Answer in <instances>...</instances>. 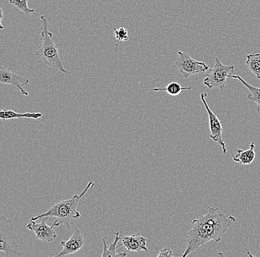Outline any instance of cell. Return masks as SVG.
Masks as SVG:
<instances>
[{"label":"cell","instance_id":"obj_1","mask_svg":"<svg viewBox=\"0 0 260 257\" xmlns=\"http://www.w3.org/2000/svg\"><path fill=\"white\" fill-rule=\"evenodd\" d=\"M237 222V218L231 215L229 217L220 212V207H209V211L205 215L195 219L187 235V247L183 257L198 250L210 241L219 243L222 237L229 231V227Z\"/></svg>","mask_w":260,"mask_h":257},{"label":"cell","instance_id":"obj_2","mask_svg":"<svg viewBox=\"0 0 260 257\" xmlns=\"http://www.w3.org/2000/svg\"><path fill=\"white\" fill-rule=\"evenodd\" d=\"M95 183L89 182L80 194L74 195L68 199L62 200L56 204L53 205L47 212L35 216H32L30 220L37 221L43 217H56V220L52 224L53 227H58L65 224L68 229L71 227V222L73 219H78L81 217V214L78 211V205L83 196L85 195L90 188H93Z\"/></svg>","mask_w":260,"mask_h":257},{"label":"cell","instance_id":"obj_3","mask_svg":"<svg viewBox=\"0 0 260 257\" xmlns=\"http://www.w3.org/2000/svg\"><path fill=\"white\" fill-rule=\"evenodd\" d=\"M43 30L42 32V43L38 50L36 51V56L42 59L44 63L50 68L58 70L63 74L68 73L64 67L62 50L59 45L53 42V34L48 29V22L45 16L40 17Z\"/></svg>","mask_w":260,"mask_h":257},{"label":"cell","instance_id":"obj_4","mask_svg":"<svg viewBox=\"0 0 260 257\" xmlns=\"http://www.w3.org/2000/svg\"><path fill=\"white\" fill-rule=\"evenodd\" d=\"M16 242V234L12 221L6 216L0 217V251L5 252L6 257H20L23 253Z\"/></svg>","mask_w":260,"mask_h":257},{"label":"cell","instance_id":"obj_5","mask_svg":"<svg viewBox=\"0 0 260 257\" xmlns=\"http://www.w3.org/2000/svg\"><path fill=\"white\" fill-rule=\"evenodd\" d=\"M234 70L235 66H225L218 58H216L214 68L210 70V74L205 78L203 83L209 89L217 88L223 92L226 85L227 78Z\"/></svg>","mask_w":260,"mask_h":257},{"label":"cell","instance_id":"obj_6","mask_svg":"<svg viewBox=\"0 0 260 257\" xmlns=\"http://www.w3.org/2000/svg\"><path fill=\"white\" fill-rule=\"evenodd\" d=\"M178 59L175 61V65L179 71L183 74L185 79L197 74H205L210 70L209 66L203 62L197 61L186 53L179 50Z\"/></svg>","mask_w":260,"mask_h":257},{"label":"cell","instance_id":"obj_7","mask_svg":"<svg viewBox=\"0 0 260 257\" xmlns=\"http://www.w3.org/2000/svg\"><path fill=\"white\" fill-rule=\"evenodd\" d=\"M207 96L208 94L206 92H203L201 94V100H202L203 103L204 104L205 108H206V111H207L208 115H209L211 131L210 137L211 139H212V140L218 143L219 146L222 147V153L225 154H226L227 149L225 141L222 139V131H223V129H222V122L219 120L218 117L216 116L209 108L207 101H206Z\"/></svg>","mask_w":260,"mask_h":257},{"label":"cell","instance_id":"obj_8","mask_svg":"<svg viewBox=\"0 0 260 257\" xmlns=\"http://www.w3.org/2000/svg\"><path fill=\"white\" fill-rule=\"evenodd\" d=\"M42 222L38 223L34 220H30L26 227L28 230L35 233L37 240L45 242H53L57 238L56 231L53 226H49L46 224V220L48 217L42 218Z\"/></svg>","mask_w":260,"mask_h":257},{"label":"cell","instance_id":"obj_9","mask_svg":"<svg viewBox=\"0 0 260 257\" xmlns=\"http://www.w3.org/2000/svg\"><path fill=\"white\" fill-rule=\"evenodd\" d=\"M0 82L2 84H11V85L15 86L20 91L22 95L25 96V97L30 96V94L23 88L24 86L29 84L30 79L19 76L4 66L0 67Z\"/></svg>","mask_w":260,"mask_h":257},{"label":"cell","instance_id":"obj_10","mask_svg":"<svg viewBox=\"0 0 260 257\" xmlns=\"http://www.w3.org/2000/svg\"><path fill=\"white\" fill-rule=\"evenodd\" d=\"M63 249L57 254L52 253L50 256H65L79 251L84 245V237L80 229H76L73 235L68 240L61 241Z\"/></svg>","mask_w":260,"mask_h":257},{"label":"cell","instance_id":"obj_11","mask_svg":"<svg viewBox=\"0 0 260 257\" xmlns=\"http://www.w3.org/2000/svg\"><path fill=\"white\" fill-rule=\"evenodd\" d=\"M121 244L118 245L119 247H124L126 249V252H140L145 250L149 251V249L146 247L147 239L142 237L140 233L130 236H121Z\"/></svg>","mask_w":260,"mask_h":257},{"label":"cell","instance_id":"obj_12","mask_svg":"<svg viewBox=\"0 0 260 257\" xmlns=\"http://www.w3.org/2000/svg\"><path fill=\"white\" fill-rule=\"evenodd\" d=\"M256 145L251 142L250 145L249 149L242 150L235 149L236 154H232L233 159L235 162L243 165H251L253 161L256 157V152L255 149H256Z\"/></svg>","mask_w":260,"mask_h":257},{"label":"cell","instance_id":"obj_13","mask_svg":"<svg viewBox=\"0 0 260 257\" xmlns=\"http://www.w3.org/2000/svg\"><path fill=\"white\" fill-rule=\"evenodd\" d=\"M229 78H234V79H238L245 88L248 89V90L249 91V94L246 96L247 99L255 102L256 110H257L258 113L260 115V88H256L251 85L249 83L247 82L245 79H243L241 76H237V75L230 74L229 76Z\"/></svg>","mask_w":260,"mask_h":257},{"label":"cell","instance_id":"obj_14","mask_svg":"<svg viewBox=\"0 0 260 257\" xmlns=\"http://www.w3.org/2000/svg\"><path fill=\"white\" fill-rule=\"evenodd\" d=\"M43 115L42 113H16L14 110H7V109L2 108L0 111V118L3 121L6 120H14V119H32V120H39L42 118Z\"/></svg>","mask_w":260,"mask_h":257},{"label":"cell","instance_id":"obj_15","mask_svg":"<svg viewBox=\"0 0 260 257\" xmlns=\"http://www.w3.org/2000/svg\"><path fill=\"white\" fill-rule=\"evenodd\" d=\"M115 239L113 242H112L110 247L107 246V242L106 240L107 238L105 237L103 239L104 248L103 253H102V256H127L128 252H123V253H117L116 249L118 248V242L121 240V236H120L119 232H115Z\"/></svg>","mask_w":260,"mask_h":257},{"label":"cell","instance_id":"obj_16","mask_svg":"<svg viewBox=\"0 0 260 257\" xmlns=\"http://www.w3.org/2000/svg\"><path fill=\"white\" fill-rule=\"evenodd\" d=\"M246 68L260 81V53H251L245 56Z\"/></svg>","mask_w":260,"mask_h":257},{"label":"cell","instance_id":"obj_17","mask_svg":"<svg viewBox=\"0 0 260 257\" xmlns=\"http://www.w3.org/2000/svg\"><path fill=\"white\" fill-rule=\"evenodd\" d=\"M191 87H182L180 83L172 82L169 83L166 88H157V89H150L151 92H166L172 97H175L181 94L183 91L191 90Z\"/></svg>","mask_w":260,"mask_h":257},{"label":"cell","instance_id":"obj_18","mask_svg":"<svg viewBox=\"0 0 260 257\" xmlns=\"http://www.w3.org/2000/svg\"><path fill=\"white\" fill-rule=\"evenodd\" d=\"M109 25H111L114 29V36H115V39L117 42L115 52H117L118 51V46L122 42L127 41L129 40V32H128L127 28H126L124 26H121L118 28H115L110 22H109Z\"/></svg>","mask_w":260,"mask_h":257},{"label":"cell","instance_id":"obj_19","mask_svg":"<svg viewBox=\"0 0 260 257\" xmlns=\"http://www.w3.org/2000/svg\"><path fill=\"white\" fill-rule=\"evenodd\" d=\"M11 6L16 11H22L26 15H30L35 12L34 9H30L27 0H8Z\"/></svg>","mask_w":260,"mask_h":257},{"label":"cell","instance_id":"obj_20","mask_svg":"<svg viewBox=\"0 0 260 257\" xmlns=\"http://www.w3.org/2000/svg\"><path fill=\"white\" fill-rule=\"evenodd\" d=\"M175 256H176V255L173 253V250H172V249H170V248H162V250L159 252L158 255H157V256L158 257H173Z\"/></svg>","mask_w":260,"mask_h":257},{"label":"cell","instance_id":"obj_21","mask_svg":"<svg viewBox=\"0 0 260 257\" xmlns=\"http://www.w3.org/2000/svg\"><path fill=\"white\" fill-rule=\"evenodd\" d=\"M0 11H1V17H0V28L3 29V28H4V26H3V23H2V21H3V9H0Z\"/></svg>","mask_w":260,"mask_h":257}]
</instances>
